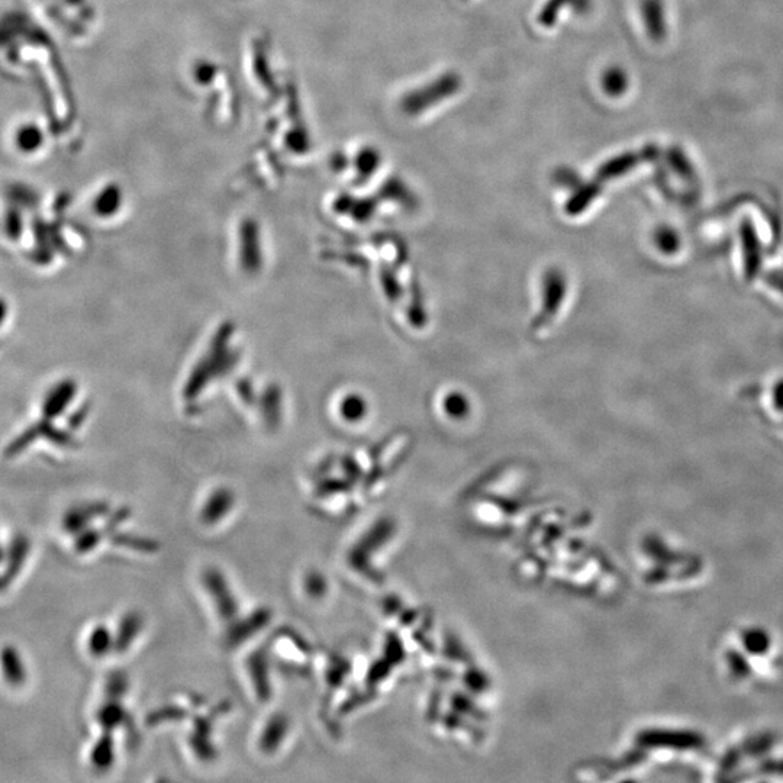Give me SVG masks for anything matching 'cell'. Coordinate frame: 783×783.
Wrapping results in <instances>:
<instances>
[{
	"label": "cell",
	"mask_w": 783,
	"mask_h": 783,
	"mask_svg": "<svg viewBox=\"0 0 783 783\" xmlns=\"http://www.w3.org/2000/svg\"><path fill=\"white\" fill-rule=\"evenodd\" d=\"M0 670L9 685L21 686L27 681V670L21 653L14 646H5L0 650Z\"/></svg>",
	"instance_id": "6da1fadb"
},
{
	"label": "cell",
	"mask_w": 783,
	"mask_h": 783,
	"mask_svg": "<svg viewBox=\"0 0 783 783\" xmlns=\"http://www.w3.org/2000/svg\"><path fill=\"white\" fill-rule=\"evenodd\" d=\"M641 14L650 38L654 41L663 40L666 35V21L662 0H643Z\"/></svg>",
	"instance_id": "7a4b0ae2"
},
{
	"label": "cell",
	"mask_w": 783,
	"mask_h": 783,
	"mask_svg": "<svg viewBox=\"0 0 783 783\" xmlns=\"http://www.w3.org/2000/svg\"><path fill=\"white\" fill-rule=\"evenodd\" d=\"M29 553V541L27 537L16 536L12 540L11 547L8 551V565H6L5 576L8 582H12L21 572L22 567L25 565Z\"/></svg>",
	"instance_id": "3957f363"
},
{
	"label": "cell",
	"mask_w": 783,
	"mask_h": 783,
	"mask_svg": "<svg viewBox=\"0 0 783 783\" xmlns=\"http://www.w3.org/2000/svg\"><path fill=\"white\" fill-rule=\"evenodd\" d=\"M602 83H604L605 92L609 93V95H623L628 86L627 74H625L623 70L615 67V69L608 70V72L604 74Z\"/></svg>",
	"instance_id": "277c9868"
},
{
	"label": "cell",
	"mask_w": 783,
	"mask_h": 783,
	"mask_svg": "<svg viewBox=\"0 0 783 783\" xmlns=\"http://www.w3.org/2000/svg\"><path fill=\"white\" fill-rule=\"evenodd\" d=\"M744 643H746V647L750 652L762 653L768 649L769 637L768 634H765V631L750 630L744 636Z\"/></svg>",
	"instance_id": "5b68a950"
},
{
	"label": "cell",
	"mask_w": 783,
	"mask_h": 783,
	"mask_svg": "<svg viewBox=\"0 0 783 783\" xmlns=\"http://www.w3.org/2000/svg\"><path fill=\"white\" fill-rule=\"evenodd\" d=\"M109 641L111 638H109L108 630L105 627L95 628L89 640L90 652L93 654L105 653L109 649Z\"/></svg>",
	"instance_id": "8992f818"
},
{
	"label": "cell",
	"mask_w": 783,
	"mask_h": 783,
	"mask_svg": "<svg viewBox=\"0 0 783 783\" xmlns=\"http://www.w3.org/2000/svg\"><path fill=\"white\" fill-rule=\"evenodd\" d=\"M92 762L96 766H106L111 762V743L108 740L99 741L92 753Z\"/></svg>",
	"instance_id": "52a82bcc"
},
{
	"label": "cell",
	"mask_w": 783,
	"mask_h": 783,
	"mask_svg": "<svg viewBox=\"0 0 783 783\" xmlns=\"http://www.w3.org/2000/svg\"><path fill=\"white\" fill-rule=\"evenodd\" d=\"M98 541V534H96L95 531H86V533H83L82 536L79 537V540H77L76 549L79 550L80 553H86V551L93 549Z\"/></svg>",
	"instance_id": "ba28073f"
},
{
	"label": "cell",
	"mask_w": 783,
	"mask_h": 783,
	"mask_svg": "<svg viewBox=\"0 0 783 783\" xmlns=\"http://www.w3.org/2000/svg\"><path fill=\"white\" fill-rule=\"evenodd\" d=\"M362 406V402L357 398L346 399L343 406L344 415L356 420V418H359V415H362Z\"/></svg>",
	"instance_id": "9c48e42d"
},
{
	"label": "cell",
	"mask_w": 783,
	"mask_h": 783,
	"mask_svg": "<svg viewBox=\"0 0 783 783\" xmlns=\"http://www.w3.org/2000/svg\"><path fill=\"white\" fill-rule=\"evenodd\" d=\"M9 582L6 580L5 576H0V592L3 591V589L8 588Z\"/></svg>",
	"instance_id": "30bf717a"
},
{
	"label": "cell",
	"mask_w": 783,
	"mask_h": 783,
	"mask_svg": "<svg viewBox=\"0 0 783 783\" xmlns=\"http://www.w3.org/2000/svg\"><path fill=\"white\" fill-rule=\"evenodd\" d=\"M3 559H5V553H3L2 546H0V563L3 562Z\"/></svg>",
	"instance_id": "8fae6325"
}]
</instances>
